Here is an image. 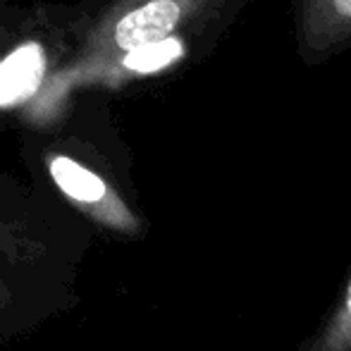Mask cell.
Wrapping results in <instances>:
<instances>
[{"instance_id":"cell-1","label":"cell","mask_w":351,"mask_h":351,"mask_svg":"<svg viewBox=\"0 0 351 351\" xmlns=\"http://www.w3.org/2000/svg\"><path fill=\"white\" fill-rule=\"evenodd\" d=\"M48 172L58 189L79 206L88 217L101 222L103 227L112 232H120L127 237L141 234V220L96 172L79 165L77 160L67 156H53L48 160Z\"/></svg>"},{"instance_id":"cell-2","label":"cell","mask_w":351,"mask_h":351,"mask_svg":"<svg viewBox=\"0 0 351 351\" xmlns=\"http://www.w3.org/2000/svg\"><path fill=\"white\" fill-rule=\"evenodd\" d=\"M299 53L306 62H323L351 43V0H299Z\"/></svg>"},{"instance_id":"cell-3","label":"cell","mask_w":351,"mask_h":351,"mask_svg":"<svg viewBox=\"0 0 351 351\" xmlns=\"http://www.w3.org/2000/svg\"><path fill=\"white\" fill-rule=\"evenodd\" d=\"M46 72V56L38 43H22L0 62V108L17 106L36 93Z\"/></svg>"},{"instance_id":"cell-4","label":"cell","mask_w":351,"mask_h":351,"mask_svg":"<svg viewBox=\"0 0 351 351\" xmlns=\"http://www.w3.org/2000/svg\"><path fill=\"white\" fill-rule=\"evenodd\" d=\"M294 351H351V273L320 323Z\"/></svg>"},{"instance_id":"cell-5","label":"cell","mask_w":351,"mask_h":351,"mask_svg":"<svg viewBox=\"0 0 351 351\" xmlns=\"http://www.w3.org/2000/svg\"><path fill=\"white\" fill-rule=\"evenodd\" d=\"M184 56H186L184 41H182V38H167V41L139 48V51H134V53H127L122 65L136 74H153L158 70H165V67L175 65V62L182 60Z\"/></svg>"}]
</instances>
